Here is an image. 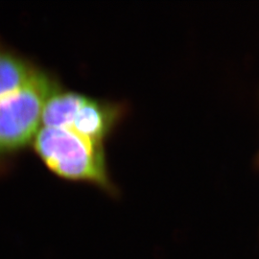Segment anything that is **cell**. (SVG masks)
<instances>
[{"label": "cell", "mask_w": 259, "mask_h": 259, "mask_svg": "<svg viewBox=\"0 0 259 259\" xmlns=\"http://www.w3.org/2000/svg\"><path fill=\"white\" fill-rule=\"evenodd\" d=\"M47 169L69 182L87 183L116 194L103 143L66 127L39 126L31 146Z\"/></svg>", "instance_id": "cell-1"}, {"label": "cell", "mask_w": 259, "mask_h": 259, "mask_svg": "<svg viewBox=\"0 0 259 259\" xmlns=\"http://www.w3.org/2000/svg\"><path fill=\"white\" fill-rule=\"evenodd\" d=\"M61 87L59 78L46 69L34 82L0 104V174L31 146L45 104Z\"/></svg>", "instance_id": "cell-2"}, {"label": "cell", "mask_w": 259, "mask_h": 259, "mask_svg": "<svg viewBox=\"0 0 259 259\" xmlns=\"http://www.w3.org/2000/svg\"><path fill=\"white\" fill-rule=\"evenodd\" d=\"M126 110L124 103L96 99L62 85L45 104L40 126L70 128L104 144Z\"/></svg>", "instance_id": "cell-3"}, {"label": "cell", "mask_w": 259, "mask_h": 259, "mask_svg": "<svg viewBox=\"0 0 259 259\" xmlns=\"http://www.w3.org/2000/svg\"><path fill=\"white\" fill-rule=\"evenodd\" d=\"M45 71L46 68L0 39V104L34 82Z\"/></svg>", "instance_id": "cell-4"}]
</instances>
